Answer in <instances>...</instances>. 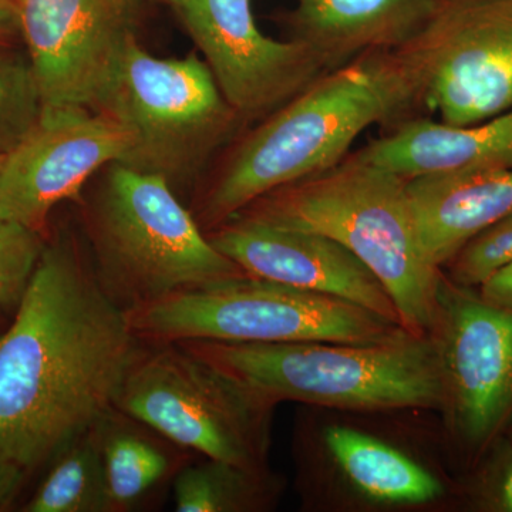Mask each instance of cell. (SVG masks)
<instances>
[{"label": "cell", "instance_id": "484cf974", "mask_svg": "<svg viewBox=\"0 0 512 512\" xmlns=\"http://www.w3.org/2000/svg\"><path fill=\"white\" fill-rule=\"evenodd\" d=\"M478 288L485 302L512 312V262L488 276Z\"/></svg>", "mask_w": 512, "mask_h": 512}, {"label": "cell", "instance_id": "ac0fdd59", "mask_svg": "<svg viewBox=\"0 0 512 512\" xmlns=\"http://www.w3.org/2000/svg\"><path fill=\"white\" fill-rule=\"evenodd\" d=\"M106 467L111 512L147 507L194 458L144 421L109 410L96 424Z\"/></svg>", "mask_w": 512, "mask_h": 512}, {"label": "cell", "instance_id": "d4e9b609", "mask_svg": "<svg viewBox=\"0 0 512 512\" xmlns=\"http://www.w3.org/2000/svg\"><path fill=\"white\" fill-rule=\"evenodd\" d=\"M474 497L483 510L512 512V444L501 447L491 458Z\"/></svg>", "mask_w": 512, "mask_h": 512}, {"label": "cell", "instance_id": "8fae6325", "mask_svg": "<svg viewBox=\"0 0 512 512\" xmlns=\"http://www.w3.org/2000/svg\"><path fill=\"white\" fill-rule=\"evenodd\" d=\"M471 288H440L433 335L439 349L443 406L467 446H487L512 416V312Z\"/></svg>", "mask_w": 512, "mask_h": 512}, {"label": "cell", "instance_id": "e0dca14e", "mask_svg": "<svg viewBox=\"0 0 512 512\" xmlns=\"http://www.w3.org/2000/svg\"><path fill=\"white\" fill-rule=\"evenodd\" d=\"M407 191L421 248L440 269L512 214V170L423 175L407 181Z\"/></svg>", "mask_w": 512, "mask_h": 512}, {"label": "cell", "instance_id": "ba28073f", "mask_svg": "<svg viewBox=\"0 0 512 512\" xmlns=\"http://www.w3.org/2000/svg\"><path fill=\"white\" fill-rule=\"evenodd\" d=\"M114 407L204 458L268 468L275 406L180 343H143Z\"/></svg>", "mask_w": 512, "mask_h": 512}, {"label": "cell", "instance_id": "9a60e30c", "mask_svg": "<svg viewBox=\"0 0 512 512\" xmlns=\"http://www.w3.org/2000/svg\"><path fill=\"white\" fill-rule=\"evenodd\" d=\"M356 154L406 180L453 171L512 170V109L471 126H451L420 114Z\"/></svg>", "mask_w": 512, "mask_h": 512}, {"label": "cell", "instance_id": "30bf717a", "mask_svg": "<svg viewBox=\"0 0 512 512\" xmlns=\"http://www.w3.org/2000/svg\"><path fill=\"white\" fill-rule=\"evenodd\" d=\"M242 123H259L328 72L299 40H275L252 0H167Z\"/></svg>", "mask_w": 512, "mask_h": 512}, {"label": "cell", "instance_id": "44dd1931", "mask_svg": "<svg viewBox=\"0 0 512 512\" xmlns=\"http://www.w3.org/2000/svg\"><path fill=\"white\" fill-rule=\"evenodd\" d=\"M23 511L111 512L96 426L84 431L53 458L49 474Z\"/></svg>", "mask_w": 512, "mask_h": 512}, {"label": "cell", "instance_id": "603a6c76", "mask_svg": "<svg viewBox=\"0 0 512 512\" xmlns=\"http://www.w3.org/2000/svg\"><path fill=\"white\" fill-rule=\"evenodd\" d=\"M42 235L0 214V308H18L46 248Z\"/></svg>", "mask_w": 512, "mask_h": 512}, {"label": "cell", "instance_id": "d6986e66", "mask_svg": "<svg viewBox=\"0 0 512 512\" xmlns=\"http://www.w3.org/2000/svg\"><path fill=\"white\" fill-rule=\"evenodd\" d=\"M325 444L350 485L376 503L423 505L443 497L444 487L416 460L370 434L329 426Z\"/></svg>", "mask_w": 512, "mask_h": 512}, {"label": "cell", "instance_id": "cb8c5ba5", "mask_svg": "<svg viewBox=\"0 0 512 512\" xmlns=\"http://www.w3.org/2000/svg\"><path fill=\"white\" fill-rule=\"evenodd\" d=\"M512 262V214L467 242L446 266L451 282L478 288L485 279Z\"/></svg>", "mask_w": 512, "mask_h": 512}, {"label": "cell", "instance_id": "8992f818", "mask_svg": "<svg viewBox=\"0 0 512 512\" xmlns=\"http://www.w3.org/2000/svg\"><path fill=\"white\" fill-rule=\"evenodd\" d=\"M92 110L130 133L120 164L163 177L175 192L194 183L245 126L197 52L161 59L137 39L128 43Z\"/></svg>", "mask_w": 512, "mask_h": 512}, {"label": "cell", "instance_id": "ffe728a7", "mask_svg": "<svg viewBox=\"0 0 512 512\" xmlns=\"http://www.w3.org/2000/svg\"><path fill=\"white\" fill-rule=\"evenodd\" d=\"M281 483L269 468L255 470L204 458L188 463L173 483L177 512H259L274 508Z\"/></svg>", "mask_w": 512, "mask_h": 512}, {"label": "cell", "instance_id": "277c9868", "mask_svg": "<svg viewBox=\"0 0 512 512\" xmlns=\"http://www.w3.org/2000/svg\"><path fill=\"white\" fill-rule=\"evenodd\" d=\"M177 343L275 407L281 402L346 410L443 406L433 335L406 332L379 343Z\"/></svg>", "mask_w": 512, "mask_h": 512}, {"label": "cell", "instance_id": "7c38bea8", "mask_svg": "<svg viewBox=\"0 0 512 512\" xmlns=\"http://www.w3.org/2000/svg\"><path fill=\"white\" fill-rule=\"evenodd\" d=\"M15 10L43 111L93 109L128 43L137 39L141 0H15Z\"/></svg>", "mask_w": 512, "mask_h": 512}, {"label": "cell", "instance_id": "4316f807", "mask_svg": "<svg viewBox=\"0 0 512 512\" xmlns=\"http://www.w3.org/2000/svg\"><path fill=\"white\" fill-rule=\"evenodd\" d=\"M25 476L18 467L0 464V510L12 503Z\"/></svg>", "mask_w": 512, "mask_h": 512}, {"label": "cell", "instance_id": "5bb4252c", "mask_svg": "<svg viewBox=\"0 0 512 512\" xmlns=\"http://www.w3.org/2000/svg\"><path fill=\"white\" fill-rule=\"evenodd\" d=\"M207 235L245 274L343 299L402 326L386 286L335 239L245 217H234Z\"/></svg>", "mask_w": 512, "mask_h": 512}, {"label": "cell", "instance_id": "2e32d148", "mask_svg": "<svg viewBox=\"0 0 512 512\" xmlns=\"http://www.w3.org/2000/svg\"><path fill=\"white\" fill-rule=\"evenodd\" d=\"M439 0H296L292 39L328 72L373 52H396L429 20Z\"/></svg>", "mask_w": 512, "mask_h": 512}, {"label": "cell", "instance_id": "83f0119b", "mask_svg": "<svg viewBox=\"0 0 512 512\" xmlns=\"http://www.w3.org/2000/svg\"><path fill=\"white\" fill-rule=\"evenodd\" d=\"M19 32L15 8L0 9V46H10Z\"/></svg>", "mask_w": 512, "mask_h": 512}, {"label": "cell", "instance_id": "5b68a950", "mask_svg": "<svg viewBox=\"0 0 512 512\" xmlns=\"http://www.w3.org/2000/svg\"><path fill=\"white\" fill-rule=\"evenodd\" d=\"M83 221L97 278L126 311L245 275L158 175L110 164L84 202Z\"/></svg>", "mask_w": 512, "mask_h": 512}, {"label": "cell", "instance_id": "9c48e42d", "mask_svg": "<svg viewBox=\"0 0 512 512\" xmlns=\"http://www.w3.org/2000/svg\"><path fill=\"white\" fill-rule=\"evenodd\" d=\"M420 107L451 126L512 109V0H439L396 50Z\"/></svg>", "mask_w": 512, "mask_h": 512}, {"label": "cell", "instance_id": "f1b7e54d", "mask_svg": "<svg viewBox=\"0 0 512 512\" xmlns=\"http://www.w3.org/2000/svg\"><path fill=\"white\" fill-rule=\"evenodd\" d=\"M15 8V0H0V9Z\"/></svg>", "mask_w": 512, "mask_h": 512}, {"label": "cell", "instance_id": "4fadbf2b", "mask_svg": "<svg viewBox=\"0 0 512 512\" xmlns=\"http://www.w3.org/2000/svg\"><path fill=\"white\" fill-rule=\"evenodd\" d=\"M130 133L89 107L45 110L0 167V214L43 234L50 212L76 200L94 174L121 163Z\"/></svg>", "mask_w": 512, "mask_h": 512}, {"label": "cell", "instance_id": "52a82bcc", "mask_svg": "<svg viewBox=\"0 0 512 512\" xmlns=\"http://www.w3.org/2000/svg\"><path fill=\"white\" fill-rule=\"evenodd\" d=\"M127 316L143 343H379L409 332L355 303L248 274L171 293Z\"/></svg>", "mask_w": 512, "mask_h": 512}, {"label": "cell", "instance_id": "f546056e", "mask_svg": "<svg viewBox=\"0 0 512 512\" xmlns=\"http://www.w3.org/2000/svg\"><path fill=\"white\" fill-rule=\"evenodd\" d=\"M3 158H5V156H3V154H0V167H2Z\"/></svg>", "mask_w": 512, "mask_h": 512}, {"label": "cell", "instance_id": "7a4b0ae2", "mask_svg": "<svg viewBox=\"0 0 512 512\" xmlns=\"http://www.w3.org/2000/svg\"><path fill=\"white\" fill-rule=\"evenodd\" d=\"M413 80L396 52H373L330 70L232 146L191 212L205 232L269 192L335 167L372 126L420 116Z\"/></svg>", "mask_w": 512, "mask_h": 512}, {"label": "cell", "instance_id": "7402d4cb", "mask_svg": "<svg viewBox=\"0 0 512 512\" xmlns=\"http://www.w3.org/2000/svg\"><path fill=\"white\" fill-rule=\"evenodd\" d=\"M42 113V90L29 55L0 46V154L15 150Z\"/></svg>", "mask_w": 512, "mask_h": 512}, {"label": "cell", "instance_id": "6da1fadb", "mask_svg": "<svg viewBox=\"0 0 512 512\" xmlns=\"http://www.w3.org/2000/svg\"><path fill=\"white\" fill-rule=\"evenodd\" d=\"M140 346L74 239L46 245L0 336V464L29 473L96 426Z\"/></svg>", "mask_w": 512, "mask_h": 512}, {"label": "cell", "instance_id": "3957f363", "mask_svg": "<svg viewBox=\"0 0 512 512\" xmlns=\"http://www.w3.org/2000/svg\"><path fill=\"white\" fill-rule=\"evenodd\" d=\"M407 181L350 153L323 173L269 192L235 217L335 239L386 286L403 328L431 335L444 278L421 248Z\"/></svg>", "mask_w": 512, "mask_h": 512}]
</instances>
